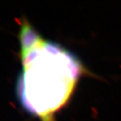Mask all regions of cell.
Masks as SVG:
<instances>
[{"label": "cell", "instance_id": "obj_1", "mask_svg": "<svg viewBox=\"0 0 121 121\" xmlns=\"http://www.w3.org/2000/svg\"><path fill=\"white\" fill-rule=\"evenodd\" d=\"M19 23L17 99L24 111L39 121H56L80 78L90 72L75 53L43 37L26 18Z\"/></svg>", "mask_w": 121, "mask_h": 121}]
</instances>
